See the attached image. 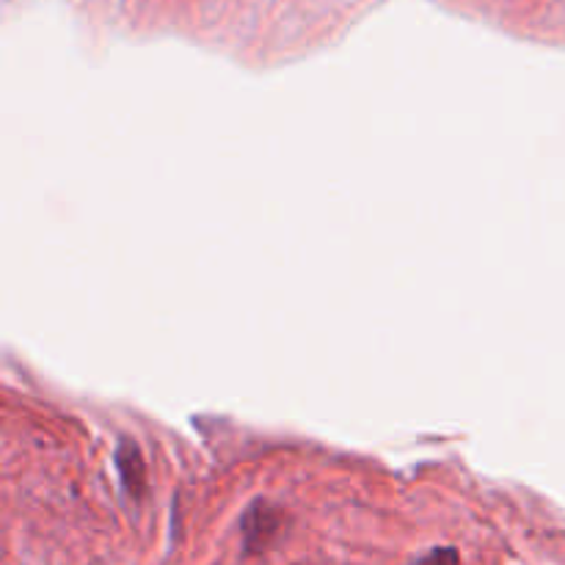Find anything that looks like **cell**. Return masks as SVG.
Returning a JSON list of instances; mask_svg holds the SVG:
<instances>
[{
	"mask_svg": "<svg viewBox=\"0 0 565 565\" xmlns=\"http://www.w3.org/2000/svg\"><path fill=\"white\" fill-rule=\"evenodd\" d=\"M281 524H285V513L274 508L270 502H254L243 516V546L248 555L268 550L270 541L279 535Z\"/></svg>",
	"mask_w": 565,
	"mask_h": 565,
	"instance_id": "6da1fadb",
	"label": "cell"
},
{
	"mask_svg": "<svg viewBox=\"0 0 565 565\" xmlns=\"http://www.w3.org/2000/svg\"><path fill=\"white\" fill-rule=\"evenodd\" d=\"M116 467H119L125 489L130 491L132 497H141L143 483H147V472H143V458L136 441H119V447H116Z\"/></svg>",
	"mask_w": 565,
	"mask_h": 565,
	"instance_id": "7a4b0ae2",
	"label": "cell"
},
{
	"mask_svg": "<svg viewBox=\"0 0 565 565\" xmlns=\"http://www.w3.org/2000/svg\"><path fill=\"white\" fill-rule=\"evenodd\" d=\"M417 565H461V555L452 546H439V550H430L428 555L419 557Z\"/></svg>",
	"mask_w": 565,
	"mask_h": 565,
	"instance_id": "3957f363",
	"label": "cell"
}]
</instances>
